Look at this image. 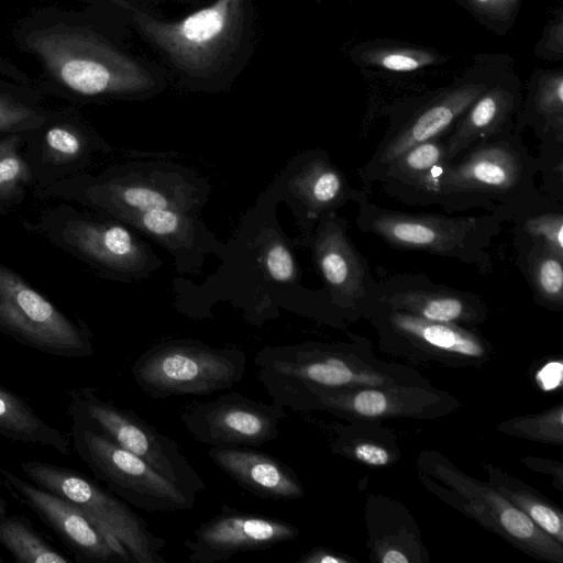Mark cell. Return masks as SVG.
I'll use <instances>...</instances> for the list:
<instances>
[{"mask_svg":"<svg viewBox=\"0 0 563 563\" xmlns=\"http://www.w3.org/2000/svg\"><path fill=\"white\" fill-rule=\"evenodd\" d=\"M514 62L501 53L477 54L454 80L423 93L385 106L387 126L367 162L357 168L363 188H369L387 165L408 148L445 136L479 95Z\"/></svg>","mask_w":563,"mask_h":563,"instance_id":"5b68a950","label":"cell"},{"mask_svg":"<svg viewBox=\"0 0 563 563\" xmlns=\"http://www.w3.org/2000/svg\"><path fill=\"white\" fill-rule=\"evenodd\" d=\"M354 454L360 461L376 466L384 465L389 460V455L385 449L369 443L357 445L354 450Z\"/></svg>","mask_w":563,"mask_h":563,"instance_id":"ab89813d","label":"cell"},{"mask_svg":"<svg viewBox=\"0 0 563 563\" xmlns=\"http://www.w3.org/2000/svg\"><path fill=\"white\" fill-rule=\"evenodd\" d=\"M446 477L455 483L454 485L459 486L461 490L466 492L471 500L479 503V505L473 503L475 511L487 512L488 517L493 518L490 520L494 527H499L506 534L531 545L536 550L561 559V548L538 529V526L522 510L504 498L501 494L460 478L454 474L446 475Z\"/></svg>","mask_w":563,"mask_h":563,"instance_id":"484cf974","label":"cell"},{"mask_svg":"<svg viewBox=\"0 0 563 563\" xmlns=\"http://www.w3.org/2000/svg\"><path fill=\"white\" fill-rule=\"evenodd\" d=\"M538 150V173L542 175L540 191L553 200L563 202V140H539Z\"/></svg>","mask_w":563,"mask_h":563,"instance_id":"e575fe53","label":"cell"},{"mask_svg":"<svg viewBox=\"0 0 563 563\" xmlns=\"http://www.w3.org/2000/svg\"><path fill=\"white\" fill-rule=\"evenodd\" d=\"M445 162V136L415 145L391 161L376 179L385 195L409 207L419 199L432 170Z\"/></svg>","mask_w":563,"mask_h":563,"instance_id":"d4e9b609","label":"cell"},{"mask_svg":"<svg viewBox=\"0 0 563 563\" xmlns=\"http://www.w3.org/2000/svg\"><path fill=\"white\" fill-rule=\"evenodd\" d=\"M530 128L538 140H563V69H534L515 119V130Z\"/></svg>","mask_w":563,"mask_h":563,"instance_id":"cb8c5ba5","label":"cell"},{"mask_svg":"<svg viewBox=\"0 0 563 563\" xmlns=\"http://www.w3.org/2000/svg\"><path fill=\"white\" fill-rule=\"evenodd\" d=\"M509 498L510 503L522 510L539 528L562 541L563 523L560 514L547 504L523 494L512 493Z\"/></svg>","mask_w":563,"mask_h":563,"instance_id":"8d00e7d4","label":"cell"},{"mask_svg":"<svg viewBox=\"0 0 563 563\" xmlns=\"http://www.w3.org/2000/svg\"><path fill=\"white\" fill-rule=\"evenodd\" d=\"M316 1H321V0H316Z\"/></svg>","mask_w":563,"mask_h":563,"instance_id":"bcb514c9","label":"cell"},{"mask_svg":"<svg viewBox=\"0 0 563 563\" xmlns=\"http://www.w3.org/2000/svg\"><path fill=\"white\" fill-rule=\"evenodd\" d=\"M523 87L514 64L471 104L445 135V163L471 145L515 129Z\"/></svg>","mask_w":563,"mask_h":563,"instance_id":"ffe728a7","label":"cell"},{"mask_svg":"<svg viewBox=\"0 0 563 563\" xmlns=\"http://www.w3.org/2000/svg\"><path fill=\"white\" fill-rule=\"evenodd\" d=\"M112 151L77 106L51 109L45 120L24 135L23 153L35 179L34 192L92 169Z\"/></svg>","mask_w":563,"mask_h":563,"instance_id":"5bb4252c","label":"cell"},{"mask_svg":"<svg viewBox=\"0 0 563 563\" xmlns=\"http://www.w3.org/2000/svg\"><path fill=\"white\" fill-rule=\"evenodd\" d=\"M125 1H129L131 3L146 8L148 10L158 11V12H159L161 7L170 4V3L197 8V7L201 5L203 2H206V0H125Z\"/></svg>","mask_w":563,"mask_h":563,"instance_id":"b9f144b4","label":"cell"},{"mask_svg":"<svg viewBox=\"0 0 563 563\" xmlns=\"http://www.w3.org/2000/svg\"><path fill=\"white\" fill-rule=\"evenodd\" d=\"M563 365L561 362H550L541 368L537 379L544 390H552L562 383Z\"/></svg>","mask_w":563,"mask_h":563,"instance_id":"60d3db41","label":"cell"},{"mask_svg":"<svg viewBox=\"0 0 563 563\" xmlns=\"http://www.w3.org/2000/svg\"><path fill=\"white\" fill-rule=\"evenodd\" d=\"M3 477H2V467L0 466V515L7 514V500L3 496ZM3 562V559L0 558V563Z\"/></svg>","mask_w":563,"mask_h":563,"instance_id":"f6af8a7d","label":"cell"},{"mask_svg":"<svg viewBox=\"0 0 563 563\" xmlns=\"http://www.w3.org/2000/svg\"><path fill=\"white\" fill-rule=\"evenodd\" d=\"M477 21L497 34H505L515 23L522 0H456Z\"/></svg>","mask_w":563,"mask_h":563,"instance_id":"d590c367","label":"cell"},{"mask_svg":"<svg viewBox=\"0 0 563 563\" xmlns=\"http://www.w3.org/2000/svg\"><path fill=\"white\" fill-rule=\"evenodd\" d=\"M0 544L16 563H68L71 561L56 550L23 515H0Z\"/></svg>","mask_w":563,"mask_h":563,"instance_id":"1f68e13d","label":"cell"},{"mask_svg":"<svg viewBox=\"0 0 563 563\" xmlns=\"http://www.w3.org/2000/svg\"><path fill=\"white\" fill-rule=\"evenodd\" d=\"M298 536V528L286 520L222 504L216 516L194 529L184 541V548L189 551L190 562L218 563L240 552L292 541Z\"/></svg>","mask_w":563,"mask_h":563,"instance_id":"e0dca14e","label":"cell"},{"mask_svg":"<svg viewBox=\"0 0 563 563\" xmlns=\"http://www.w3.org/2000/svg\"><path fill=\"white\" fill-rule=\"evenodd\" d=\"M511 222L514 243L539 241L563 255V202L542 194Z\"/></svg>","mask_w":563,"mask_h":563,"instance_id":"4dcf8cb0","label":"cell"},{"mask_svg":"<svg viewBox=\"0 0 563 563\" xmlns=\"http://www.w3.org/2000/svg\"><path fill=\"white\" fill-rule=\"evenodd\" d=\"M352 406L360 415L376 417L385 412L387 399L382 391L366 389L355 395Z\"/></svg>","mask_w":563,"mask_h":563,"instance_id":"f35d334b","label":"cell"},{"mask_svg":"<svg viewBox=\"0 0 563 563\" xmlns=\"http://www.w3.org/2000/svg\"><path fill=\"white\" fill-rule=\"evenodd\" d=\"M70 434L76 453L95 478L129 505L148 512L181 511L195 507L196 494L165 478L99 430L71 421Z\"/></svg>","mask_w":563,"mask_h":563,"instance_id":"8fae6325","label":"cell"},{"mask_svg":"<svg viewBox=\"0 0 563 563\" xmlns=\"http://www.w3.org/2000/svg\"><path fill=\"white\" fill-rule=\"evenodd\" d=\"M323 282V292L335 310L346 317H373L379 309L378 282L368 260L347 234V221L331 214L320 220L305 242Z\"/></svg>","mask_w":563,"mask_h":563,"instance_id":"4fadbf2b","label":"cell"},{"mask_svg":"<svg viewBox=\"0 0 563 563\" xmlns=\"http://www.w3.org/2000/svg\"><path fill=\"white\" fill-rule=\"evenodd\" d=\"M349 56L356 66L391 73H411L448 62L435 49L386 38L360 43L350 49Z\"/></svg>","mask_w":563,"mask_h":563,"instance_id":"f1b7e54d","label":"cell"},{"mask_svg":"<svg viewBox=\"0 0 563 563\" xmlns=\"http://www.w3.org/2000/svg\"><path fill=\"white\" fill-rule=\"evenodd\" d=\"M534 54L548 62L563 59V11L558 9L543 29V33L536 43Z\"/></svg>","mask_w":563,"mask_h":563,"instance_id":"74e56055","label":"cell"},{"mask_svg":"<svg viewBox=\"0 0 563 563\" xmlns=\"http://www.w3.org/2000/svg\"><path fill=\"white\" fill-rule=\"evenodd\" d=\"M210 187L196 172L164 162H119L59 180L34 195L76 203L118 221L156 209L197 214Z\"/></svg>","mask_w":563,"mask_h":563,"instance_id":"277c9868","label":"cell"},{"mask_svg":"<svg viewBox=\"0 0 563 563\" xmlns=\"http://www.w3.org/2000/svg\"><path fill=\"white\" fill-rule=\"evenodd\" d=\"M378 328L409 341L464 356H482L484 347L475 334L457 324L430 321L380 305L373 316Z\"/></svg>","mask_w":563,"mask_h":563,"instance_id":"603a6c76","label":"cell"},{"mask_svg":"<svg viewBox=\"0 0 563 563\" xmlns=\"http://www.w3.org/2000/svg\"><path fill=\"white\" fill-rule=\"evenodd\" d=\"M121 222L173 254L184 272L199 267L206 254L222 251L197 214L156 209L131 214Z\"/></svg>","mask_w":563,"mask_h":563,"instance_id":"7402d4cb","label":"cell"},{"mask_svg":"<svg viewBox=\"0 0 563 563\" xmlns=\"http://www.w3.org/2000/svg\"><path fill=\"white\" fill-rule=\"evenodd\" d=\"M379 298L390 310L444 323L479 322L484 300L474 292L438 284L423 273H399L378 282Z\"/></svg>","mask_w":563,"mask_h":563,"instance_id":"d6986e66","label":"cell"},{"mask_svg":"<svg viewBox=\"0 0 563 563\" xmlns=\"http://www.w3.org/2000/svg\"><path fill=\"white\" fill-rule=\"evenodd\" d=\"M207 454L218 468L252 495L273 500L305 496L297 474L267 453L251 446H210Z\"/></svg>","mask_w":563,"mask_h":563,"instance_id":"44dd1931","label":"cell"},{"mask_svg":"<svg viewBox=\"0 0 563 563\" xmlns=\"http://www.w3.org/2000/svg\"><path fill=\"white\" fill-rule=\"evenodd\" d=\"M286 408L254 400L236 391L209 400H191L179 418L188 433L209 446L256 448L279 435Z\"/></svg>","mask_w":563,"mask_h":563,"instance_id":"9a60e30c","label":"cell"},{"mask_svg":"<svg viewBox=\"0 0 563 563\" xmlns=\"http://www.w3.org/2000/svg\"><path fill=\"white\" fill-rule=\"evenodd\" d=\"M297 562L301 563H342L344 559L322 549H314L306 554H302Z\"/></svg>","mask_w":563,"mask_h":563,"instance_id":"7bdbcfd3","label":"cell"},{"mask_svg":"<svg viewBox=\"0 0 563 563\" xmlns=\"http://www.w3.org/2000/svg\"><path fill=\"white\" fill-rule=\"evenodd\" d=\"M0 333L60 357L93 355L92 333L71 319L12 267L0 262Z\"/></svg>","mask_w":563,"mask_h":563,"instance_id":"7c38bea8","label":"cell"},{"mask_svg":"<svg viewBox=\"0 0 563 563\" xmlns=\"http://www.w3.org/2000/svg\"><path fill=\"white\" fill-rule=\"evenodd\" d=\"M356 205L357 229L379 238L393 249L452 258L474 265L481 274L492 271L489 247L504 223L494 214L450 216L393 210L374 203L369 191Z\"/></svg>","mask_w":563,"mask_h":563,"instance_id":"52a82bcc","label":"cell"},{"mask_svg":"<svg viewBox=\"0 0 563 563\" xmlns=\"http://www.w3.org/2000/svg\"><path fill=\"white\" fill-rule=\"evenodd\" d=\"M130 33L120 19L111 29L57 24L32 32L26 44L49 74V90L75 104L145 101L169 82L155 58L128 45Z\"/></svg>","mask_w":563,"mask_h":563,"instance_id":"7a4b0ae2","label":"cell"},{"mask_svg":"<svg viewBox=\"0 0 563 563\" xmlns=\"http://www.w3.org/2000/svg\"><path fill=\"white\" fill-rule=\"evenodd\" d=\"M20 468L35 485L78 506L125 548L133 563H166L162 553L166 540L153 533L147 522L109 488L80 472L47 462L25 461Z\"/></svg>","mask_w":563,"mask_h":563,"instance_id":"9c48e42d","label":"cell"},{"mask_svg":"<svg viewBox=\"0 0 563 563\" xmlns=\"http://www.w3.org/2000/svg\"><path fill=\"white\" fill-rule=\"evenodd\" d=\"M0 435L11 441L38 444L67 455L68 438L37 416L20 395L0 385Z\"/></svg>","mask_w":563,"mask_h":563,"instance_id":"83f0119b","label":"cell"},{"mask_svg":"<svg viewBox=\"0 0 563 563\" xmlns=\"http://www.w3.org/2000/svg\"><path fill=\"white\" fill-rule=\"evenodd\" d=\"M285 191L299 219L305 244L317 223L349 202H357L367 189L351 186L345 174L321 148L307 151L290 163Z\"/></svg>","mask_w":563,"mask_h":563,"instance_id":"ac0fdd59","label":"cell"},{"mask_svg":"<svg viewBox=\"0 0 563 563\" xmlns=\"http://www.w3.org/2000/svg\"><path fill=\"white\" fill-rule=\"evenodd\" d=\"M154 53L169 85L187 92L228 91L261 38L254 0H206L169 18L125 0H101Z\"/></svg>","mask_w":563,"mask_h":563,"instance_id":"6da1fadb","label":"cell"},{"mask_svg":"<svg viewBox=\"0 0 563 563\" xmlns=\"http://www.w3.org/2000/svg\"><path fill=\"white\" fill-rule=\"evenodd\" d=\"M67 415L95 428L114 443L141 457L176 485L199 494L207 485L177 442L130 409L102 398L93 388H74L67 396Z\"/></svg>","mask_w":563,"mask_h":563,"instance_id":"30bf717a","label":"cell"},{"mask_svg":"<svg viewBox=\"0 0 563 563\" xmlns=\"http://www.w3.org/2000/svg\"><path fill=\"white\" fill-rule=\"evenodd\" d=\"M515 264L526 279L537 303L563 310V255L542 242H516Z\"/></svg>","mask_w":563,"mask_h":563,"instance_id":"4316f807","label":"cell"},{"mask_svg":"<svg viewBox=\"0 0 563 563\" xmlns=\"http://www.w3.org/2000/svg\"><path fill=\"white\" fill-rule=\"evenodd\" d=\"M258 260L267 279L290 285L299 280L296 257L279 234L271 233V236L265 239Z\"/></svg>","mask_w":563,"mask_h":563,"instance_id":"836d02e7","label":"cell"},{"mask_svg":"<svg viewBox=\"0 0 563 563\" xmlns=\"http://www.w3.org/2000/svg\"><path fill=\"white\" fill-rule=\"evenodd\" d=\"M537 158L515 129L482 140L431 173L418 207L444 211L483 209L511 222L542 192L536 186Z\"/></svg>","mask_w":563,"mask_h":563,"instance_id":"3957f363","label":"cell"},{"mask_svg":"<svg viewBox=\"0 0 563 563\" xmlns=\"http://www.w3.org/2000/svg\"><path fill=\"white\" fill-rule=\"evenodd\" d=\"M51 109L40 90L0 79V133L26 132L40 125Z\"/></svg>","mask_w":563,"mask_h":563,"instance_id":"d6a6232c","label":"cell"},{"mask_svg":"<svg viewBox=\"0 0 563 563\" xmlns=\"http://www.w3.org/2000/svg\"><path fill=\"white\" fill-rule=\"evenodd\" d=\"M24 135L25 132L0 133L1 216H9L18 209L36 187L23 153Z\"/></svg>","mask_w":563,"mask_h":563,"instance_id":"f546056e","label":"cell"},{"mask_svg":"<svg viewBox=\"0 0 563 563\" xmlns=\"http://www.w3.org/2000/svg\"><path fill=\"white\" fill-rule=\"evenodd\" d=\"M21 223L106 279L126 283L145 278L163 264L128 225L67 201L44 208L36 220Z\"/></svg>","mask_w":563,"mask_h":563,"instance_id":"8992f818","label":"cell"},{"mask_svg":"<svg viewBox=\"0 0 563 563\" xmlns=\"http://www.w3.org/2000/svg\"><path fill=\"white\" fill-rule=\"evenodd\" d=\"M382 562L383 563H408L409 560L402 552H400L398 550H389L384 554Z\"/></svg>","mask_w":563,"mask_h":563,"instance_id":"ee69618b","label":"cell"},{"mask_svg":"<svg viewBox=\"0 0 563 563\" xmlns=\"http://www.w3.org/2000/svg\"><path fill=\"white\" fill-rule=\"evenodd\" d=\"M246 354L239 346L213 347L194 339L153 344L133 363L139 388L151 398L208 396L243 379Z\"/></svg>","mask_w":563,"mask_h":563,"instance_id":"ba28073f","label":"cell"},{"mask_svg":"<svg viewBox=\"0 0 563 563\" xmlns=\"http://www.w3.org/2000/svg\"><path fill=\"white\" fill-rule=\"evenodd\" d=\"M4 484L48 526L78 562L133 563L130 553L74 503L2 468Z\"/></svg>","mask_w":563,"mask_h":563,"instance_id":"2e32d148","label":"cell"}]
</instances>
